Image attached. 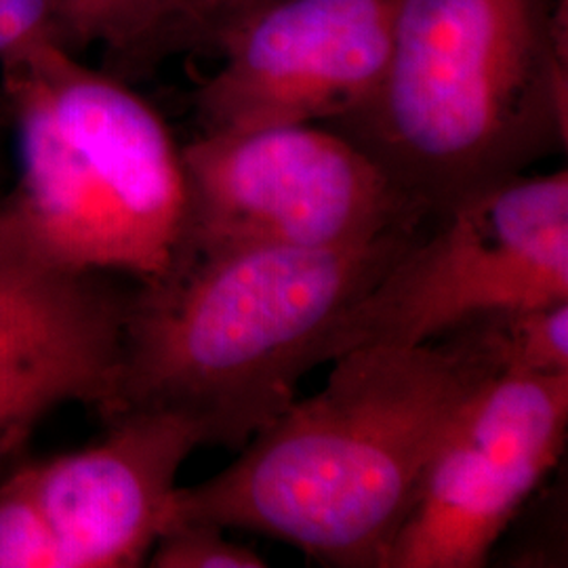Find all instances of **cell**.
<instances>
[{
    "label": "cell",
    "instance_id": "cell-1",
    "mask_svg": "<svg viewBox=\"0 0 568 568\" xmlns=\"http://www.w3.org/2000/svg\"><path fill=\"white\" fill-rule=\"evenodd\" d=\"M487 382L443 342L354 347L232 466L178 487L171 516L265 535L326 567L384 568L432 450Z\"/></svg>",
    "mask_w": 568,
    "mask_h": 568
},
{
    "label": "cell",
    "instance_id": "cell-2",
    "mask_svg": "<svg viewBox=\"0 0 568 568\" xmlns=\"http://www.w3.org/2000/svg\"><path fill=\"white\" fill-rule=\"evenodd\" d=\"M417 236L183 253L131 293L112 417L173 410L201 426L206 445L244 447L295 403L335 325Z\"/></svg>",
    "mask_w": 568,
    "mask_h": 568
},
{
    "label": "cell",
    "instance_id": "cell-3",
    "mask_svg": "<svg viewBox=\"0 0 568 568\" xmlns=\"http://www.w3.org/2000/svg\"><path fill=\"white\" fill-rule=\"evenodd\" d=\"M328 129L429 217L567 150V0H394L384 77Z\"/></svg>",
    "mask_w": 568,
    "mask_h": 568
},
{
    "label": "cell",
    "instance_id": "cell-4",
    "mask_svg": "<svg viewBox=\"0 0 568 568\" xmlns=\"http://www.w3.org/2000/svg\"><path fill=\"white\" fill-rule=\"evenodd\" d=\"M20 150L0 194V234L42 264L126 274L140 284L180 262L187 230L182 148L119 77L47 42L0 63Z\"/></svg>",
    "mask_w": 568,
    "mask_h": 568
},
{
    "label": "cell",
    "instance_id": "cell-5",
    "mask_svg": "<svg viewBox=\"0 0 568 568\" xmlns=\"http://www.w3.org/2000/svg\"><path fill=\"white\" fill-rule=\"evenodd\" d=\"M335 325L325 363L361 345L432 344L488 314L568 300V173L514 175L440 213Z\"/></svg>",
    "mask_w": 568,
    "mask_h": 568
},
{
    "label": "cell",
    "instance_id": "cell-6",
    "mask_svg": "<svg viewBox=\"0 0 568 568\" xmlns=\"http://www.w3.org/2000/svg\"><path fill=\"white\" fill-rule=\"evenodd\" d=\"M182 164L183 253L345 248L419 230L429 217L363 148L314 124L203 133L182 148Z\"/></svg>",
    "mask_w": 568,
    "mask_h": 568
},
{
    "label": "cell",
    "instance_id": "cell-7",
    "mask_svg": "<svg viewBox=\"0 0 568 568\" xmlns=\"http://www.w3.org/2000/svg\"><path fill=\"white\" fill-rule=\"evenodd\" d=\"M568 373L478 387L427 459L384 568H480L567 447Z\"/></svg>",
    "mask_w": 568,
    "mask_h": 568
},
{
    "label": "cell",
    "instance_id": "cell-8",
    "mask_svg": "<svg viewBox=\"0 0 568 568\" xmlns=\"http://www.w3.org/2000/svg\"><path fill=\"white\" fill-rule=\"evenodd\" d=\"M394 0H272L213 42L222 65L196 91L203 133L342 121L373 95Z\"/></svg>",
    "mask_w": 568,
    "mask_h": 568
},
{
    "label": "cell",
    "instance_id": "cell-9",
    "mask_svg": "<svg viewBox=\"0 0 568 568\" xmlns=\"http://www.w3.org/2000/svg\"><path fill=\"white\" fill-rule=\"evenodd\" d=\"M131 293L42 264L0 234V480L63 405L112 417Z\"/></svg>",
    "mask_w": 568,
    "mask_h": 568
},
{
    "label": "cell",
    "instance_id": "cell-10",
    "mask_svg": "<svg viewBox=\"0 0 568 568\" xmlns=\"http://www.w3.org/2000/svg\"><path fill=\"white\" fill-rule=\"evenodd\" d=\"M108 424L100 443L13 467L70 568L145 565L171 518L180 469L206 445L201 426L173 410H122Z\"/></svg>",
    "mask_w": 568,
    "mask_h": 568
},
{
    "label": "cell",
    "instance_id": "cell-11",
    "mask_svg": "<svg viewBox=\"0 0 568 568\" xmlns=\"http://www.w3.org/2000/svg\"><path fill=\"white\" fill-rule=\"evenodd\" d=\"M55 41L70 53L100 47L121 81L178 49L182 0H49Z\"/></svg>",
    "mask_w": 568,
    "mask_h": 568
},
{
    "label": "cell",
    "instance_id": "cell-12",
    "mask_svg": "<svg viewBox=\"0 0 568 568\" xmlns=\"http://www.w3.org/2000/svg\"><path fill=\"white\" fill-rule=\"evenodd\" d=\"M487 379L568 373V300L501 310L436 339Z\"/></svg>",
    "mask_w": 568,
    "mask_h": 568
},
{
    "label": "cell",
    "instance_id": "cell-13",
    "mask_svg": "<svg viewBox=\"0 0 568 568\" xmlns=\"http://www.w3.org/2000/svg\"><path fill=\"white\" fill-rule=\"evenodd\" d=\"M0 568H70L58 535L16 469L0 480Z\"/></svg>",
    "mask_w": 568,
    "mask_h": 568
},
{
    "label": "cell",
    "instance_id": "cell-14",
    "mask_svg": "<svg viewBox=\"0 0 568 568\" xmlns=\"http://www.w3.org/2000/svg\"><path fill=\"white\" fill-rule=\"evenodd\" d=\"M156 568H262L264 556L225 537V528L171 516L148 558Z\"/></svg>",
    "mask_w": 568,
    "mask_h": 568
},
{
    "label": "cell",
    "instance_id": "cell-15",
    "mask_svg": "<svg viewBox=\"0 0 568 568\" xmlns=\"http://www.w3.org/2000/svg\"><path fill=\"white\" fill-rule=\"evenodd\" d=\"M55 41L49 0H0V63Z\"/></svg>",
    "mask_w": 568,
    "mask_h": 568
},
{
    "label": "cell",
    "instance_id": "cell-16",
    "mask_svg": "<svg viewBox=\"0 0 568 568\" xmlns=\"http://www.w3.org/2000/svg\"><path fill=\"white\" fill-rule=\"evenodd\" d=\"M267 2L272 0H182L178 49L213 47L225 28Z\"/></svg>",
    "mask_w": 568,
    "mask_h": 568
},
{
    "label": "cell",
    "instance_id": "cell-17",
    "mask_svg": "<svg viewBox=\"0 0 568 568\" xmlns=\"http://www.w3.org/2000/svg\"><path fill=\"white\" fill-rule=\"evenodd\" d=\"M0 194H2V190H0Z\"/></svg>",
    "mask_w": 568,
    "mask_h": 568
}]
</instances>
